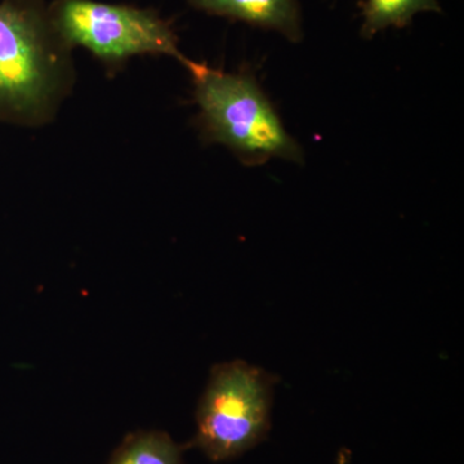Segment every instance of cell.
<instances>
[{"mask_svg": "<svg viewBox=\"0 0 464 464\" xmlns=\"http://www.w3.org/2000/svg\"><path fill=\"white\" fill-rule=\"evenodd\" d=\"M72 48L45 0H0V123L51 121L72 90Z\"/></svg>", "mask_w": 464, "mask_h": 464, "instance_id": "obj_1", "label": "cell"}, {"mask_svg": "<svg viewBox=\"0 0 464 464\" xmlns=\"http://www.w3.org/2000/svg\"><path fill=\"white\" fill-rule=\"evenodd\" d=\"M273 382L246 362L217 365L197 411L195 445L212 462L248 453L271 427Z\"/></svg>", "mask_w": 464, "mask_h": 464, "instance_id": "obj_4", "label": "cell"}, {"mask_svg": "<svg viewBox=\"0 0 464 464\" xmlns=\"http://www.w3.org/2000/svg\"><path fill=\"white\" fill-rule=\"evenodd\" d=\"M194 97L199 106L197 124L204 143L230 149L246 166L271 159L304 163V151L248 72H227L186 57Z\"/></svg>", "mask_w": 464, "mask_h": 464, "instance_id": "obj_2", "label": "cell"}, {"mask_svg": "<svg viewBox=\"0 0 464 464\" xmlns=\"http://www.w3.org/2000/svg\"><path fill=\"white\" fill-rule=\"evenodd\" d=\"M420 12H441L439 0H364L362 36L372 39L390 27L404 29Z\"/></svg>", "mask_w": 464, "mask_h": 464, "instance_id": "obj_7", "label": "cell"}, {"mask_svg": "<svg viewBox=\"0 0 464 464\" xmlns=\"http://www.w3.org/2000/svg\"><path fill=\"white\" fill-rule=\"evenodd\" d=\"M48 11L70 48L83 47L109 70L134 56H170L183 63L172 24L154 9L97 0H53Z\"/></svg>", "mask_w": 464, "mask_h": 464, "instance_id": "obj_3", "label": "cell"}, {"mask_svg": "<svg viewBox=\"0 0 464 464\" xmlns=\"http://www.w3.org/2000/svg\"><path fill=\"white\" fill-rule=\"evenodd\" d=\"M188 3L210 16L230 18L280 33L292 43L304 38L298 0H188Z\"/></svg>", "mask_w": 464, "mask_h": 464, "instance_id": "obj_5", "label": "cell"}, {"mask_svg": "<svg viewBox=\"0 0 464 464\" xmlns=\"http://www.w3.org/2000/svg\"><path fill=\"white\" fill-rule=\"evenodd\" d=\"M108 464H183V451L167 432L139 431L123 440Z\"/></svg>", "mask_w": 464, "mask_h": 464, "instance_id": "obj_6", "label": "cell"}]
</instances>
